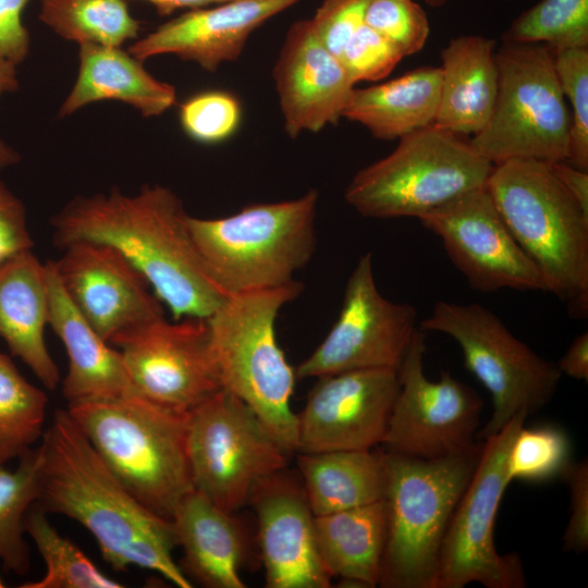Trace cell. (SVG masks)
Segmentation results:
<instances>
[{"mask_svg": "<svg viewBox=\"0 0 588 588\" xmlns=\"http://www.w3.org/2000/svg\"><path fill=\"white\" fill-rule=\"evenodd\" d=\"M550 166L566 192L588 215V171L578 169L567 161L554 162Z\"/></svg>", "mask_w": 588, "mask_h": 588, "instance_id": "cell-44", "label": "cell"}, {"mask_svg": "<svg viewBox=\"0 0 588 588\" xmlns=\"http://www.w3.org/2000/svg\"><path fill=\"white\" fill-rule=\"evenodd\" d=\"M247 503L257 517L266 587H330L331 576L316 542L315 515L302 481L284 468L259 481Z\"/></svg>", "mask_w": 588, "mask_h": 588, "instance_id": "cell-19", "label": "cell"}, {"mask_svg": "<svg viewBox=\"0 0 588 588\" xmlns=\"http://www.w3.org/2000/svg\"><path fill=\"white\" fill-rule=\"evenodd\" d=\"M297 466L315 516L358 507L384 498L383 453L372 450L298 453Z\"/></svg>", "mask_w": 588, "mask_h": 588, "instance_id": "cell-29", "label": "cell"}, {"mask_svg": "<svg viewBox=\"0 0 588 588\" xmlns=\"http://www.w3.org/2000/svg\"><path fill=\"white\" fill-rule=\"evenodd\" d=\"M78 47L77 77L59 109V118L98 101H121L145 118L158 117L175 105V87L151 75L128 51L96 44Z\"/></svg>", "mask_w": 588, "mask_h": 588, "instance_id": "cell-24", "label": "cell"}, {"mask_svg": "<svg viewBox=\"0 0 588 588\" xmlns=\"http://www.w3.org/2000/svg\"><path fill=\"white\" fill-rule=\"evenodd\" d=\"M502 42L542 44L554 52L588 47V0H541L502 33Z\"/></svg>", "mask_w": 588, "mask_h": 588, "instance_id": "cell-34", "label": "cell"}, {"mask_svg": "<svg viewBox=\"0 0 588 588\" xmlns=\"http://www.w3.org/2000/svg\"><path fill=\"white\" fill-rule=\"evenodd\" d=\"M561 373L573 379L588 380V332L577 335L556 364Z\"/></svg>", "mask_w": 588, "mask_h": 588, "instance_id": "cell-45", "label": "cell"}, {"mask_svg": "<svg viewBox=\"0 0 588 588\" xmlns=\"http://www.w3.org/2000/svg\"><path fill=\"white\" fill-rule=\"evenodd\" d=\"M179 196L162 185L76 197L52 219L63 248L91 241L118 249L148 281L174 320L208 318L226 297L209 275Z\"/></svg>", "mask_w": 588, "mask_h": 588, "instance_id": "cell-1", "label": "cell"}, {"mask_svg": "<svg viewBox=\"0 0 588 588\" xmlns=\"http://www.w3.org/2000/svg\"><path fill=\"white\" fill-rule=\"evenodd\" d=\"M495 44L481 35H461L442 49L437 126L474 136L487 124L498 93Z\"/></svg>", "mask_w": 588, "mask_h": 588, "instance_id": "cell-26", "label": "cell"}, {"mask_svg": "<svg viewBox=\"0 0 588 588\" xmlns=\"http://www.w3.org/2000/svg\"><path fill=\"white\" fill-rule=\"evenodd\" d=\"M40 21L65 40L121 47L136 39L140 22L126 0H39Z\"/></svg>", "mask_w": 588, "mask_h": 588, "instance_id": "cell-30", "label": "cell"}, {"mask_svg": "<svg viewBox=\"0 0 588 588\" xmlns=\"http://www.w3.org/2000/svg\"><path fill=\"white\" fill-rule=\"evenodd\" d=\"M481 446L441 458L383 453L387 537L379 586L434 587L443 539Z\"/></svg>", "mask_w": 588, "mask_h": 588, "instance_id": "cell-7", "label": "cell"}, {"mask_svg": "<svg viewBox=\"0 0 588 588\" xmlns=\"http://www.w3.org/2000/svg\"><path fill=\"white\" fill-rule=\"evenodd\" d=\"M367 1L323 0L310 19L318 39L338 58L352 36L364 24Z\"/></svg>", "mask_w": 588, "mask_h": 588, "instance_id": "cell-40", "label": "cell"}, {"mask_svg": "<svg viewBox=\"0 0 588 588\" xmlns=\"http://www.w3.org/2000/svg\"><path fill=\"white\" fill-rule=\"evenodd\" d=\"M122 355L137 394L189 413L222 389L209 344L207 318L163 317L120 333L110 342Z\"/></svg>", "mask_w": 588, "mask_h": 588, "instance_id": "cell-15", "label": "cell"}, {"mask_svg": "<svg viewBox=\"0 0 588 588\" xmlns=\"http://www.w3.org/2000/svg\"><path fill=\"white\" fill-rule=\"evenodd\" d=\"M440 89V66L416 68L391 81L354 88L343 118L378 139H400L434 124Z\"/></svg>", "mask_w": 588, "mask_h": 588, "instance_id": "cell-27", "label": "cell"}, {"mask_svg": "<svg viewBox=\"0 0 588 588\" xmlns=\"http://www.w3.org/2000/svg\"><path fill=\"white\" fill-rule=\"evenodd\" d=\"M272 76L291 138L338 124L355 85L340 59L318 39L310 20L290 26Z\"/></svg>", "mask_w": 588, "mask_h": 588, "instance_id": "cell-20", "label": "cell"}, {"mask_svg": "<svg viewBox=\"0 0 588 588\" xmlns=\"http://www.w3.org/2000/svg\"><path fill=\"white\" fill-rule=\"evenodd\" d=\"M315 535L331 578L354 587L378 586L387 537L384 499L315 516Z\"/></svg>", "mask_w": 588, "mask_h": 588, "instance_id": "cell-28", "label": "cell"}, {"mask_svg": "<svg viewBox=\"0 0 588 588\" xmlns=\"http://www.w3.org/2000/svg\"><path fill=\"white\" fill-rule=\"evenodd\" d=\"M498 93L471 146L492 164L513 159L566 161L571 112L555 69L554 51L542 44L503 42L495 50Z\"/></svg>", "mask_w": 588, "mask_h": 588, "instance_id": "cell-9", "label": "cell"}, {"mask_svg": "<svg viewBox=\"0 0 588 588\" xmlns=\"http://www.w3.org/2000/svg\"><path fill=\"white\" fill-rule=\"evenodd\" d=\"M419 328L452 338L465 367L490 392L492 414L479 430V440L499 432L518 415L535 414L558 390L562 373L556 364L534 352L479 304L439 301Z\"/></svg>", "mask_w": 588, "mask_h": 588, "instance_id": "cell-10", "label": "cell"}, {"mask_svg": "<svg viewBox=\"0 0 588 588\" xmlns=\"http://www.w3.org/2000/svg\"><path fill=\"white\" fill-rule=\"evenodd\" d=\"M25 532L41 555L46 572L35 581L21 588H121L123 585L108 577L70 539L63 537L48 520L47 512L36 504L25 518Z\"/></svg>", "mask_w": 588, "mask_h": 588, "instance_id": "cell-33", "label": "cell"}, {"mask_svg": "<svg viewBox=\"0 0 588 588\" xmlns=\"http://www.w3.org/2000/svg\"><path fill=\"white\" fill-rule=\"evenodd\" d=\"M20 160V154L0 138V169L14 166Z\"/></svg>", "mask_w": 588, "mask_h": 588, "instance_id": "cell-48", "label": "cell"}, {"mask_svg": "<svg viewBox=\"0 0 588 588\" xmlns=\"http://www.w3.org/2000/svg\"><path fill=\"white\" fill-rule=\"evenodd\" d=\"M486 188L512 235L540 272L546 292L574 317L588 311V215L550 163L513 159L493 166Z\"/></svg>", "mask_w": 588, "mask_h": 588, "instance_id": "cell-5", "label": "cell"}, {"mask_svg": "<svg viewBox=\"0 0 588 588\" xmlns=\"http://www.w3.org/2000/svg\"><path fill=\"white\" fill-rule=\"evenodd\" d=\"M37 448V506L84 526L113 569L137 566L159 573L179 588L193 587L173 559L177 540L172 520L128 492L66 409L54 413Z\"/></svg>", "mask_w": 588, "mask_h": 588, "instance_id": "cell-2", "label": "cell"}, {"mask_svg": "<svg viewBox=\"0 0 588 588\" xmlns=\"http://www.w3.org/2000/svg\"><path fill=\"white\" fill-rule=\"evenodd\" d=\"M66 411L128 492L171 519L194 490L187 458L189 413L137 393L68 403Z\"/></svg>", "mask_w": 588, "mask_h": 588, "instance_id": "cell-3", "label": "cell"}, {"mask_svg": "<svg viewBox=\"0 0 588 588\" xmlns=\"http://www.w3.org/2000/svg\"><path fill=\"white\" fill-rule=\"evenodd\" d=\"M417 326V310L385 298L377 287L371 253L351 272L340 314L322 342L295 368L297 379L343 371L392 368L404 357Z\"/></svg>", "mask_w": 588, "mask_h": 588, "instance_id": "cell-14", "label": "cell"}, {"mask_svg": "<svg viewBox=\"0 0 588 588\" xmlns=\"http://www.w3.org/2000/svg\"><path fill=\"white\" fill-rule=\"evenodd\" d=\"M526 418L518 415L485 439L476 468L449 523L433 588H464L473 583L487 588L525 586L519 556L499 553L493 531L498 507L509 486L507 455Z\"/></svg>", "mask_w": 588, "mask_h": 588, "instance_id": "cell-12", "label": "cell"}, {"mask_svg": "<svg viewBox=\"0 0 588 588\" xmlns=\"http://www.w3.org/2000/svg\"><path fill=\"white\" fill-rule=\"evenodd\" d=\"M48 397L0 352V466L19 460L41 440Z\"/></svg>", "mask_w": 588, "mask_h": 588, "instance_id": "cell-32", "label": "cell"}, {"mask_svg": "<svg viewBox=\"0 0 588 588\" xmlns=\"http://www.w3.org/2000/svg\"><path fill=\"white\" fill-rule=\"evenodd\" d=\"M554 69L571 112L567 162L588 171V47L554 52Z\"/></svg>", "mask_w": 588, "mask_h": 588, "instance_id": "cell-36", "label": "cell"}, {"mask_svg": "<svg viewBox=\"0 0 588 588\" xmlns=\"http://www.w3.org/2000/svg\"><path fill=\"white\" fill-rule=\"evenodd\" d=\"M49 321V289L46 262L33 249L0 265V338L49 390L60 382L45 329Z\"/></svg>", "mask_w": 588, "mask_h": 588, "instance_id": "cell-22", "label": "cell"}, {"mask_svg": "<svg viewBox=\"0 0 588 588\" xmlns=\"http://www.w3.org/2000/svg\"><path fill=\"white\" fill-rule=\"evenodd\" d=\"M62 249L52 260L57 277L77 311L109 343L164 316L148 281L114 247L78 241Z\"/></svg>", "mask_w": 588, "mask_h": 588, "instance_id": "cell-18", "label": "cell"}, {"mask_svg": "<svg viewBox=\"0 0 588 588\" xmlns=\"http://www.w3.org/2000/svg\"><path fill=\"white\" fill-rule=\"evenodd\" d=\"M431 8H440L446 4L448 0H424Z\"/></svg>", "mask_w": 588, "mask_h": 588, "instance_id": "cell-49", "label": "cell"}, {"mask_svg": "<svg viewBox=\"0 0 588 588\" xmlns=\"http://www.w3.org/2000/svg\"><path fill=\"white\" fill-rule=\"evenodd\" d=\"M403 58L393 44L365 23L352 36L339 57L355 84L383 79Z\"/></svg>", "mask_w": 588, "mask_h": 588, "instance_id": "cell-39", "label": "cell"}, {"mask_svg": "<svg viewBox=\"0 0 588 588\" xmlns=\"http://www.w3.org/2000/svg\"><path fill=\"white\" fill-rule=\"evenodd\" d=\"M127 1V0H126ZM155 7L157 13L167 16L177 10H195L217 5L232 0H142Z\"/></svg>", "mask_w": 588, "mask_h": 588, "instance_id": "cell-46", "label": "cell"}, {"mask_svg": "<svg viewBox=\"0 0 588 588\" xmlns=\"http://www.w3.org/2000/svg\"><path fill=\"white\" fill-rule=\"evenodd\" d=\"M17 461L14 468L0 466V563L8 572L25 575L30 567L25 518L40 492L38 448Z\"/></svg>", "mask_w": 588, "mask_h": 588, "instance_id": "cell-31", "label": "cell"}, {"mask_svg": "<svg viewBox=\"0 0 588 588\" xmlns=\"http://www.w3.org/2000/svg\"><path fill=\"white\" fill-rule=\"evenodd\" d=\"M301 0H232L189 10L128 47L140 61L161 54L197 63L208 72L240 58L249 36Z\"/></svg>", "mask_w": 588, "mask_h": 588, "instance_id": "cell-21", "label": "cell"}, {"mask_svg": "<svg viewBox=\"0 0 588 588\" xmlns=\"http://www.w3.org/2000/svg\"><path fill=\"white\" fill-rule=\"evenodd\" d=\"M319 194L245 206L222 218L187 217L196 249L228 295L279 287L311 260Z\"/></svg>", "mask_w": 588, "mask_h": 588, "instance_id": "cell-6", "label": "cell"}, {"mask_svg": "<svg viewBox=\"0 0 588 588\" xmlns=\"http://www.w3.org/2000/svg\"><path fill=\"white\" fill-rule=\"evenodd\" d=\"M364 23L393 44L404 58L420 51L430 33L428 16L415 0H368Z\"/></svg>", "mask_w": 588, "mask_h": 588, "instance_id": "cell-38", "label": "cell"}, {"mask_svg": "<svg viewBox=\"0 0 588 588\" xmlns=\"http://www.w3.org/2000/svg\"><path fill=\"white\" fill-rule=\"evenodd\" d=\"M493 166L469 140L432 124L400 138L388 156L357 171L344 198L363 217L418 219L483 187Z\"/></svg>", "mask_w": 588, "mask_h": 588, "instance_id": "cell-8", "label": "cell"}, {"mask_svg": "<svg viewBox=\"0 0 588 588\" xmlns=\"http://www.w3.org/2000/svg\"><path fill=\"white\" fill-rule=\"evenodd\" d=\"M33 246L25 207L0 177V265Z\"/></svg>", "mask_w": 588, "mask_h": 588, "instance_id": "cell-42", "label": "cell"}, {"mask_svg": "<svg viewBox=\"0 0 588 588\" xmlns=\"http://www.w3.org/2000/svg\"><path fill=\"white\" fill-rule=\"evenodd\" d=\"M418 219L440 237L450 260L473 289L546 292L540 272L512 235L486 186Z\"/></svg>", "mask_w": 588, "mask_h": 588, "instance_id": "cell-16", "label": "cell"}, {"mask_svg": "<svg viewBox=\"0 0 588 588\" xmlns=\"http://www.w3.org/2000/svg\"><path fill=\"white\" fill-rule=\"evenodd\" d=\"M289 455L255 412L225 389L189 412L193 487L226 512L244 506L259 481L286 467Z\"/></svg>", "mask_w": 588, "mask_h": 588, "instance_id": "cell-11", "label": "cell"}, {"mask_svg": "<svg viewBox=\"0 0 588 588\" xmlns=\"http://www.w3.org/2000/svg\"><path fill=\"white\" fill-rule=\"evenodd\" d=\"M30 0H0V51L15 64L28 56L30 36L23 12Z\"/></svg>", "mask_w": 588, "mask_h": 588, "instance_id": "cell-43", "label": "cell"}, {"mask_svg": "<svg viewBox=\"0 0 588 588\" xmlns=\"http://www.w3.org/2000/svg\"><path fill=\"white\" fill-rule=\"evenodd\" d=\"M425 332L418 328L396 368L399 390L382 445L387 452L441 458L476 449L482 400L469 385L442 371L424 370Z\"/></svg>", "mask_w": 588, "mask_h": 588, "instance_id": "cell-13", "label": "cell"}, {"mask_svg": "<svg viewBox=\"0 0 588 588\" xmlns=\"http://www.w3.org/2000/svg\"><path fill=\"white\" fill-rule=\"evenodd\" d=\"M571 490V516L563 536V549L584 552L588 549V463H571L563 476Z\"/></svg>", "mask_w": 588, "mask_h": 588, "instance_id": "cell-41", "label": "cell"}, {"mask_svg": "<svg viewBox=\"0 0 588 588\" xmlns=\"http://www.w3.org/2000/svg\"><path fill=\"white\" fill-rule=\"evenodd\" d=\"M242 106L225 90H204L185 99L179 108V121L194 142L213 145L226 140L240 126Z\"/></svg>", "mask_w": 588, "mask_h": 588, "instance_id": "cell-37", "label": "cell"}, {"mask_svg": "<svg viewBox=\"0 0 588 588\" xmlns=\"http://www.w3.org/2000/svg\"><path fill=\"white\" fill-rule=\"evenodd\" d=\"M397 390L392 368L317 378L297 414L296 453L372 450L382 444Z\"/></svg>", "mask_w": 588, "mask_h": 588, "instance_id": "cell-17", "label": "cell"}, {"mask_svg": "<svg viewBox=\"0 0 588 588\" xmlns=\"http://www.w3.org/2000/svg\"><path fill=\"white\" fill-rule=\"evenodd\" d=\"M17 64L0 51V99L3 95L19 89Z\"/></svg>", "mask_w": 588, "mask_h": 588, "instance_id": "cell-47", "label": "cell"}, {"mask_svg": "<svg viewBox=\"0 0 588 588\" xmlns=\"http://www.w3.org/2000/svg\"><path fill=\"white\" fill-rule=\"evenodd\" d=\"M4 586H5V585H4L3 580H2V578L0 577V588H2V587H4Z\"/></svg>", "mask_w": 588, "mask_h": 588, "instance_id": "cell-50", "label": "cell"}, {"mask_svg": "<svg viewBox=\"0 0 588 588\" xmlns=\"http://www.w3.org/2000/svg\"><path fill=\"white\" fill-rule=\"evenodd\" d=\"M234 513L216 505L195 489L172 515L185 572L208 588H244L240 568L245 541ZM184 572V573H185Z\"/></svg>", "mask_w": 588, "mask_h": 588, "instance_id": "cell-25", "label": "cell"}, {"mask_svg": "<svg viewBox=\"0 0 588 588\" xmlns=\"http://www.w3.org/2000/svg\"><path fill=\"white\" fill-rule=\"evenodd\" d=\"M299 281L228 295L207 318L209 344L222 389L247 404L278 442L297 451L291 408L296 373L275 333L280 310L303 292Z\"/></svg>", "mask_w": 588, "mask_h": 588, "instance_id": "cell-4", "label": "cell"}, {"mask_svg": "<svg viewBox=\"0 0 588 588\" xmlns=\"http://www.w3.org/2000/svg\"><path fill=\"white\" fill-rule=\"evenodd\" d=\"M567 434L553 426L517 431L506 460V480L544 481L563 476L572 463Z\"/></svg>", "mask_w": 588, "mask_h": 588, "instance_id": "cell-35", "label": "cell"}, {"mask_svg": "<svg viewBox=\"0 0 588 588\" xmlns=\"http://www.w3.org/2000/svg\"><path fill=\"white\" fill-rule=\"evenodd\" d=\"M49 321L69 357L62 393L68 403L136 393L119 350L111 347L77 311L63 290L53 261H46Z\"/></svg>", "mask_w": 588, "mask_h": 588, "instance_id": "cell-23", "label": "cell"}]
</instances>
